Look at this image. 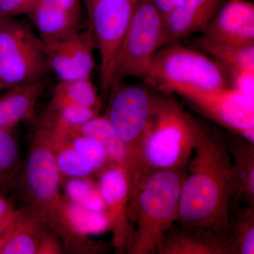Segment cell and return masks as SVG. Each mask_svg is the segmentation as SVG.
<instances>
[{"label":"cell","instance_id":"obj_1","mask_svg":"<svg viewBox=\"0 0 254 254\" xmlns=\"http://www.w3.org/2000/svg\"><path fill=\"white\" fill-rule=\"evenodd\" d=\"M187 167L177 220L228 236L235 175L227 142L203 125Z\"/></svg>","mask_w":254,"mask_h":254},{"label":"cell","instance_id":"obj_2","mask_svg":"<svg viewBox=\"0 0 254 254\" xmlns=\"http://www.w3.org/2000/svg\"><path fill=\"white\" fill-rule=\"evenodd\" d=\"M61 189V175L53 155L35 130L16 191L60 237L65 253L93 252L95 246L88 238L78 236L68 225L65 214L66 198Z\"/></svg>","mask_w":254,"mask_h":254},{"label":"cell","instance_id":"obj_3","mask_svg":"<svg viewBox=\"0 0 254 254\" xmlns=\"http://www.w3.org/2000/svg\"><path fill=\"white\" fill-rule=\"evenodd\" d=\"M186 170H162L145 177L128 208L136 227L127 244L133 254H158L164 234L178 218L180 193Z\"/></svg>","mask_w":254,"mask_h":254},{"label":"cell","instance_id":"obj_4","mask_svg":"<svg viewBox=\"0 0 254 254\" xmlns=\"http://www.w3.org/2000/svg\"><path fill=\"white\" fill-rule=\"evenodd\" d=\"M203 125L173 98L155 95L142 150L143 180L158 170H185Z\"/></svg>","mask_w":254,"mask_h":254},{"label":"cell","instance_id":"obj_5","mask_svg":"<svg viewBox=\"0 0 254 254\" xmlns=\"http://www.w3.org/2000/svg\"><path fill=\"white\" fill-rule=\"evenodd\" d=\"M105 116L123 142L127 155V175L130 199L143 180L142 150L149 127L155 94L150 87L115 80L109 91Z\"/></svg>","mask_w":254,"mask_h":254},{"label":"cell","instance_id":"obj_6","mask_svg":"<svg viewBox=\"0 0 254 254\" xmlns=\"http://www.w3.org/2000/svg\"><path fill=\"white\" fill-rule=\"evenodd\" d=\"M223 69L206 55L175 43L155 53L143 81L152 89L166 94L173 93L180 86H228Z\"/></svg>","mask_w":254,"mask_h":254},{"label":"cell","instance_id":"obj_7","mask_svg":"<svg viewBox=\"0 0 254 254\" xmlns=\"http://www.w3.org/2000/svg\"><path fill=\"white\" fill-rule=\"evenodd\" d=\"M50 66L44 44L29 23L17 17L0 24V91L45 79Z\"/></svg>","mask_w":254,"mask_h":254},{"label":"cell","instance_id":"obj_8","mask_svg":"<svg viewBox=\"0 0 254 254\" xmlns=\"http://www.w3.org/2000/svg\"><path fill=\"white\" fill-rule=\"evenodd\" d=\"M163 16L151 0H139L113 64L112 78L143 79L162 48Z\"/></svg>","mask_w":254,"mask_h":254},{"label":"cell","instance_id":"obj_9","mask_svg":"<svg viewBox=\"0 0 254 254\" xmlns=\"http://www.w3.org/2000/svg\"><path fill=\"white\" fill-rule=\"evenodd\" d=\"M173 93L181 95L219 125L254 143L253 95L235 86H180Z\"/></svg>","mask_w":254,"mask_h":254},{"label":"cell","instance_id":"obj_10","mask_svg":"<svg viewBox=\"0 0 254 254\" xmlns=\"http://www.w3.org/2000/svg\"><path fill=\"white\" fill-rule=\"evenodd\" d=\"M139 0H96L87 11L100 55L102 93L108 95L113 84L115 58L136 11Z\"/></svg>","mask_w":254,"mask_h":254},{"label":"cell","instance_id":"obj_11","mask_svg":"<svg viewBox=\"0 0 254 254\" xmlns=\"http://www.w3.org/2000/svg\"><path fill=\"white\" fill-rule=\"evenodd\" d=\"M219 44H254V4L247 0H227L199 37Z\"/></svg>","mask_w":254,"mask_h":254},{"label":"cell","instance_id":"obj_12","mask_svg":"<svg viewBox=\"0 0 254 254\" xmlns=\"http://www.w3.org/2000/svg\"><path fill=\"white\" fill-rule=\"evenodd\" d=\"M26 15L43 42L60 39L83 28L81 0H36Z\"/></svg>","mask_w":254,"mask_h":254},{"label":"cell","instance_id":"obj_13","mask_svg":"<svg viewBox=\"0 0 254 254\" xmlns=\"http://www.w3.org/2000/svg\"><path fill=\"white\" fill-rule=\"evenodd\" d=\"M109 217L114 234V245L119 250L127 246L130 239L128 207L129 185L125 170L110 163L100 175L97 184Z\"/></svg>","mask_w":254,"mask_h":254},{"label":"cell","instance_id":"obj_14","mask_svg":"<svg viewBox=\"0 0 254 254\" xmlns=\"http://www.w3.org/2000/svg\"><path fill=\"white\" fill-rule=\"evenodd\" d=\"M227 0H185L163 17L162 48L206 30Z\"/></svg>","mask_w":254,"mask_h":254},{"label":"cell","instance_id":"obj_15","mask_svg":"<svg viewBox=\"0 0 254 254\" xmlns=\"http://www.w3.org/2000/svg\"><path fill=\"white\" fill-rule=\"evenodd\" d=\"M158 254H232L227 235L203 227L172 226L164 234Z\"/></svg>","mask_w":254,"mask_h":254},{"label":"cell","instance_id":"obj_16","mask_svg":"<svg viewBox=\"0 0 254 254\" xmlns=\"http://www.w3.org/2000/svg\"><path fill=\"white\" fill-rule=\"evenodd\" d=\"M48 85L45 78L6 90L0 96V128L14 129L21 122L34 120L37 103Z\"/></svg>","mask_w":254,"mask_h":254},{"label":"cell","instance_id":"obj_17","mask_svg":"<svg viewBox=\"0 0 254 254\" xmlns=\"http://www.w3.org/2000/svg\"><path fill=\"white\" fill-rule=\"evenodd\" d=\"M48 228L31 205L18 210L17 216L0 254H36L40 241Z\"/></svg>","mask_w":254,"mask_h":254},{"label":"cell","instance_id":"obj_18","mask_svg":"<svg viewBox=\"0 0 254 254\" xmlns=\"http://www.w3.org/2000/svg\"><path fill=\"white\" fill-rule=\"evenodd\" d=\"M36 131L53 155L61 176L89 177L94 171L78 154L66 133L54 127H39Z\"/></svg>","mask_w":254,"mask_h":254},{"label":"cell","instance_id":"obj_19","mask_svg":"<svg viewBox=\"0 0 254 254\" xmlns=\"http://www.w3.org/2000/svg\"><path fill=\"white\" fill-rule=\"evenodd\" d=\"M228 144L233 162L235 175L234 199L254 208V143L246 140L232 141ZM232 200V202H233Z\"/></svg>","mask_w":254,"mask_h":254},{"label":"cell","instance_id":"obj_20","mask_svg":"<svg viewBox=\"0 0 254 254\" xmlns=\"http://www.w3.org/2000/svg\"><path fill=\"white\" fill-rule=\"evenodd\" d=\"M75 128L81 134L98 141L104 148L110 163L121 167L127 174L126 150L113 127L105 115L102 117L97 115L89 121Z\"/></svg>","mask_w":254,"mask_h":254},{"label":"cell","instance_id":"obj_21","mask_svg":"<svg viewBox=\"0 0 254 254\" xmlns=\"http://www.w3.org/2000/svg\"><path fill=\"white\" fill-rule=\"evenodd\" d=\"M21 153L13 129L0 128V190H16L22 174Z\"/></svg>","mask_w":254,"mask_h":254},{"label":"cell","instance_id":"obj_22","mask_svg":"<svg viewBox=\"0 0 254 254\" xmlns=\"http://www.w3.org/2000/svg\"><path fill=\"white\" fill-rule=\"evenodd\" d=\"M197 46L223 64L230 71H254V44L245 46L219 44L197 38Z\"/></svg>","mask_w":254,"mask_h":254},{"label":"cell","instance_id":"obj_23","mask_svg":"<svg viewBox=\"0 0 254 254\" xmlns=\"http://www.w3.org/2000/svg\"><path fill=\"white\" fill-rule=\"evenodd\" d=\"M65 214L71 230L83 238H88L89 235L103 233L110 229V219L107 212L83 208L70 201L67 198Z\"/></svg>","mask_w":254,"mask_h":254},{"label":"cell","instance_id":"obj_24","mask_svg":"<svg viewBox=\"0 0 254 254\" xmlns=\"http://www.w3.org/2000/svg\"><path fill=\"white\" fill-rule=\"evenodd\" d=\"M88 177L61 176V187L65 196L70 201L83 208L106 212L104 200L100 194L98 185Z\"/></svg>","mask_w":254,"mask_h":254},{"label":"cell","instance_id":"obj_25","mask_svg":"<svg viewBox=\"0 0 254 254\" xmlns=\"http://www.w3.org/2000/svg\"><path fill=\"white\" fill-rule=\"evenodd\" d=\"M52 98L98 110L100 105L99 96L91 78L60 81L53 89Z\"/></svg>","mask_w":254,"mask_h":254},{"label":"cell","instance_id":"obj_26","mask_svg":"<svg viewBox=\"0 0 254 254\" xmlns=\"http://www.w3.org/2000/svg\"><path fill=\"white\" fill-rule=\"evenodd\" d=\"M237 218H229L228 237L231 245L232 254L254 253V208L247 206Z\"/></svg>","mask_w":254,"mask_h":254},{"label":"cell","instance_id":"obj_27","mask_svg":"<svg viewBox=\"0 0 254 254\" xmlns=\"http://www.w3.org/2000/svg\"><path fill=\"white\" fill-rule=\"evenodd\" d=\"M43 44L50 69L56 73L60 81L84 78L75 64L64 37L43 42Z\"/></svg>","mask_w":254,"mask_h":254},{"label":"cell","instance_id":"obj_28","mask_svg":"<svg viewBox=\"0 0 254 254\" xmlns=\"http://www.w3.org/2000/svg\"><path fill=\"white\" fill-rule=\"evenodd\" d=\"M59 129L66 133L78 154L91 167L94 173L104 168L108 162H110L104 148L98 141L81 134L75 128Z\"/></svg>","mask_w":254,"mask_h":254},{"label":"cell","instance_id":"obj_29","mask_svg":"<svg viewBox=\"0 0 254 254\" xmlns=\"http://www.w3.org/2000/svg\"><path fill=\"white\" fill-rule=\"evenodd\" d=\"M35 1L36 0H0V16L13 18L26 15Z\"/></svg>","mask_w":254,"mask_h":254},{"label":"cell","instance_id":"obj_30","mask_svg":"<svg viewBox=\"0 0 254 254\" xmlns=\"http://www.w3.org/2000/svg\"><path fill=\"white\" fill-rule=\"evenodd\" d=\"M63 242L60 237L52 231L47 229L38 245L36 254H64Z\"/></svg>","mask_w":254,"mask_h":254},{"label":"cell","instance_id":"obj_31","mask_svg":"<svg viewBox=\"0 0 254 254\" xmlns=\"http://www.w3.org/2000/svg\"><path fill=\"white\" fill-rule=\"evenodd\" d=\"M233 77V86L237 87L254 95V71H231Z\"/></svg>","mask_w":254,"mask_h":254},{"label":"cell","instance_id":"obj_32","mask_svg":"<svg viewBox=\"0 0 254 254\" xmlns=\"http://www.w3.org/2000/svg\"><path fill=\"white\" fill-rule=\"evenodd\" d=\"M18 210V209H15L11 213L6 214L4 216L0 218V249L9 237L10 232L17 216Z\"/></svg>","mask_w":254,"mask_h":254},{"label":"cell","instance_id":"obj_33","mask_svg":"<svg viewBox=\"0 0 254 254\" xmlns=\"http://www.w3.org/2000/svg\"><path fill=\"white\" fill-rule=\"evenodd\" d=\"M12 201L5 195L4 192L0 190V218L15 210Z\"/></svg>","mask_w":254,"mask_h":254},{"label":"cell","instance_id":"obj_34","mask_svg":"<svg viewBox=\"0 0 254 254\" xmlns=\"http://www.w3.org/2000/svg\"><path fill=\"white\" fill-rule=\"evenodd\" d=\"M163 16L168 15L175 7L173 0H151Z\"/></svg>","mask_w":254,"mask_h":254},{"label":"cell","instance_id":"obj_35","mask_svg":"<svg viewBox=\"0 0 254 254\" xmlns=\"http://www.w3.org/2000/svg\"><path fill=\"white\" fill-rule=\"evenodd\" d=\"M95 1H96V0H83V2H84L87 11L90 9V8L91 7L92 5L93 4V3H94Z\"/></svg>","mask_w":254,"mask_h":254},{"label":"cell","instance_id":"obj_36","mask_svg":"<svg viewBox=\"0 0 254 254\" xmlns=\"http://www.w3.org/2000/svg\"><path fill=\"white\" fill-rule=\"evenodd\" d=\"M184 1H185V0H173L174 5H175V6H179V5L181 4Z\"/></svg>","mask_w":254,"mask_h":254},{"label":"cell","instance_id":"obj_37","mask_svg":"<svg viewBox=\"0 0 254 254\" xmlns=\"http://www.w3.org/2000/svg\"><path fill=\"white\" fill-rule=\"evenodd\" d=\"M3 18L4 17H2V16H0V24H1V21H2Z\"/></svg>","mask_w":254,"mask_h":254}]
</instances>
